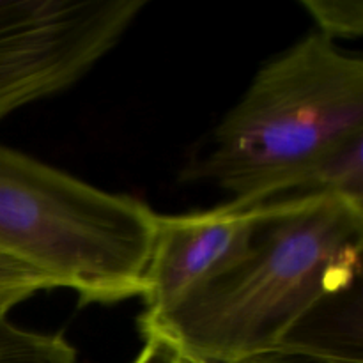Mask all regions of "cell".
<instances>
[{"label": "cell", "instance_id": "obj_1", "mask_svg": "<svg viewBox=\"0 0 363 363\" xmlns=\"http://www.w3.org/2000/svg\"><path fill=\"white\" fill-rule=\"evenodd\" d=\"M363 208L333 195L266 202L247 254L201 284L144 337L177 353L233 363L286 342L362 269Z\"/></svg>", "mask_w": 363, "mask_h": 363}, {"label": "cell", "instance_id": "obj_2", "mask_svg": "<svg viewBox=\"0 0 363 363\" xmlns=\"http://www.w3.org/2000/svg\"><path fill=\"white\" fill-rule=\"evenodd\" d=\"M363 131V60L314 32L268 60L186 170L234 204L280 201L325 152Z\"/></svg>", "mask_w": 363, "mask_h": 363}, {"label": "cell", "instance_id": "obj_3", "mask_svg": "<svg viewBox=\"0 0 363 363\" xmlns=\"http://www.w3.org/2000/svg\"><path fill=\"white\" fill-rule=\"evenodd\" d=\"M144 0H0V121L87 74Z\"/></svg>", "mask_w": 363, "mask_h": 363}, {"label": "cell", "instance_id": "obj_4", "mask_svg": "<svg viewBox=\"0 0 363 363\" xmlns=\"http://www.w3.org/2000/svg\"><path fill=\"white\" fill-rule=\"evenodd\" d=\"M264 211L266 204L227 202L208 211L156 215L140 325L155 321L201 284L240 261Z\"/></svg>", "mask_w": 363, "mask_h": 363}, {"label": "cell", "instance_id": "obj_5", "mask_svg": "<svg viewBox=\"0 0 363 363\" xmlns=\"http://www.w3.org/2000/svg\"><path fill=\"white\" fill-rule=\"evenodd\" d=\"M311 195L342 197L363 208V131L315 160L284 199Z\"/></svg>", "mask_w": 363, "mask_h": 363}, {"label": "cell", "instance_id": "obj_6", "mask_svg": "<svg viewBox=\"0 0 363 363\" xmlns=\"http://www.w3.org/2000/svg\"><path fill=\"white\" fill-rule=\"evenodd\" d=\"M0 311V363H74L77 353L62 335L16 328Z\"/></svg>", "mask_w": 363, "mask_h": 363}, {"label": "cell", "instance_id": "obj_7", "mask_svg": "<svg viewBox=\"0 0 363 363\" xmlns=\"http://www.w3.org/2000/svg\"><path fill=\"white\" fill-rule=\"evenodd\" d=\"M319 28L328 39H353L363 34V4L360 0H301Z\"/></svg>", "mask_w": 363, "mask_h": 363}, {"label": "cell", "instance_id": "obj_8", "mask_svg": "<svg viewBox=\"0 0 363 363\" xmlns=\"http://www.w3.org/2000/svg\"><path fill=\"white\" fill-rule=\"evenodd\" d=\"M55 287L52 279L0 252V311L9 312L32 294Z\"/></svg>", "mask_w": 363, "mask_h": 363}, {"label": "cell", "instance_id": "obj_9", "mask_svg": "<svg viewBox=\"0 0 363 363\" xmlns=\"http://www.w3.org/2000/svg\"><path fill=\"white\" fill-rule=\"evenodd\" d=\"M222 363V362H220ZM233 363H363L362 358L346 357V354L330 353V351L315 350L303 344L284 342L264 353L252 354L240 362Z\"/></svg>", "mask_w": 363, "mask_h": 363}, {"label": "cell", "instance_id": "obj_10", "mask_svg": "<svg viewBox=\"0 0 363 363\" xmlns=\"http://www.w3.org/2000/svg\"><path fill=\"white\" fill-rule=\"evenodd\" d=\"M177 363H220V362L202 360V358H195V357H188V354L177 353Z\"/></svg>", "mask_w": 363, "mask_h": 363}]
</instances>
